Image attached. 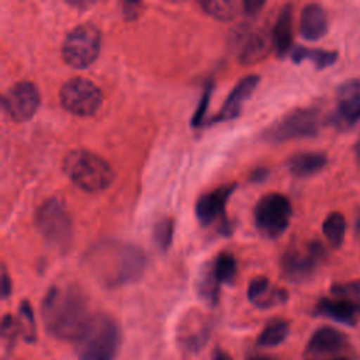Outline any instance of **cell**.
<instances>
[{
    "label": "cell",
    "mask_w": 360,
    "mask_h": 360,
    "mask_svg": "<svg viewBox=\"0 0 360 360\" xmlns=\"http://www.w3.org/2000/svg\"><path fill=\"white\" fill-rule=\"evenodd\" d=\"M259 83V76L257 75H248L242 77L235 87L231 90L228 97L225 98L222 107L210 120V124L212 122H219V121H231L236 118L240 114L243 103L253 94L256 86Z\"/></svg>",
    "instance_id": "cell-14"
},
{
    "label": "cell",
    "mask_w": 360,
    "mask_h": 360,
    "mask_svg": "<svg viewBox=\"0 0 360 360\" xmlns=\"http://www.w3.org/2000/svg\"><path fill=\"white\" fill-rule=\"evenodd\" d=\"M270 44L273 45L271 38L264 32L252 34L240 51V62L245 65H252L262 60L270 49Z\"/></svg>",
    "instance_id": "cell-22"
},
{
    "label": "cell",
    "mask_w": 360,
    "mask_h": 360,
    "mask_svg": "<svg viewBox=\"0 0 360 360\" xmlns=\"http://www.w3.org/2000/svg\"><path fill=\"white\" fill-rule=\"evenodd\" d=\"M112 260H108L104 264H114L112 283L114 284H127L134 283L145 271L146 257L143 252L134 245H111L110 246Z\"/></svg>",
    "instance_id": "cell-11"
},
{
    "label": "cell",
    "mask_w": 360,
    "mask_h": 360,
    "mask_svg": "<svg viewBox=\"0 0 360 360\" xmlns=\"http://www.w3.org/2000/svg\"><path fill=\"white\" fill-rule=\"evenodd\" d=\"M208 336V326L201 314L191 311L183 321L180 328V340L188 349H200Z\"/></svg>",
    "instance_id": "cell-20"
},
{
    "label": "cell",
    "mask_w": 360,
    "mask_h": 360,
    "mask_svg": "<svg viewBox=\"0 0 360 360\" xmlns=\"http://www.w3.org/2000/svg\"><path fill=\"white\" fill-rule=\"evenodd\" d=\"M330 292L335 297L345 298L354 304L360 311V281H349V283H336L330 287Z\"/></svg>",
    "instance_id": "cell-31"
},
{
    "label": "cell",
    "mask_w": 360,
    "mask_h": 360,
    "mask_svg": "<svg viewBox=\"0 0 360 360\" xmlns=\"http://www.w3.org/2000/svg\"><path fill=\"white\" fill-rule=\"evenodd\" d=\"M315 314L321 316L330 318L336 322L353 326L357 322L360 314L359 308L350 301L336 297V298H322L315 307Z\"/></svg>",
    "instance_id": "cell-18"
},
{
    "label": "cell",
    "mask_w": 360,
    "mask_h": 360,
    "mask_svg": "<svg viewBox=\"0 0 360 360\" xmlns=\"http://www.w3.org/2000/svg\"><path fill=\"white\" fill-rule=\"evenodd\" d=\"M325 257L326 252L316 240L308 243L304 250L290 249L281 257V274L292 283H301L315 273L316 267Z\"/></svg>",
    "instance_id": "cell-9"
},
{
    "label": "cell",
    "mask_w": 360,
    "mask_h": 360,
    "mask_svg": "<svg viewBox=\"0 0 360 360\" xmlns=\"http://www.w3.org/2000/svg\"><path fill=\"white\" fill-rule=\"evenodd\" d=\"M173 233H174V221H173V218L163 217L155 224L152 238H153L155 245L162 252H166L172 245Z\"/></svg>",
    "instance_id": "cell-29"
},
{
    "label": "cell",
    "mask_w": 360,
    "mask_h": 360,
    "mask_svg": "<svg viewBox=\"0 0 360 360\" xmlns=\"http://www.w3.org/2000/svg\"><path fill=\"white\" fill-rule=\"evenodd\" d=\"M34 225L45 242L56 249H68L73 235V225L63 202L51 197L34 214Z\"/></svg>",
    "instance_id": "cell-4"
},
{
    "label": "cell",
    "mask_w": 360,
    "mask_h": 360,
    "mask_svg": "<svg viewBox=\"0 0 360 360\" xmlns=\"http://www.w3.org/2000/svg\"><path fill=\"white\" fill-rule=\"evenodd\" d=\"M290 333V323L284 319L270 321L260 335L257 336V345L262 347H274L281 345Z\"/></svg>",
    "instance_id": "cell-25"
},
{
    "label": "cell",
    "mask_w": 360,
    "mask_h": 360,
    "mask_svg": "<svg viewBox=\"0 0 360 360\" xmlns=\"http://www.w3.org/2000/svg\"><path fill=\"white\" fill-rule=\"evenodd\" d=\"M214 276L222 284H231L236 276V259L231 252H219L210 263Z\"/></svg>",
    "instance_id": "cell-27"
},
{
    "label": "cell",
    "mask_w": 360,
    "mask_h": 360,
    "mask_svg": "<svg viewBox=\"0 0 360 360\" xmlns=\"http://www.w3.org/2000/svg\"><path fill=\"white\" fill-rule=\"evenodd\" d=\"M200 7L204 13L210 14L217 20H231L233 18L239 8H242V3H236L232 0H210V1H200Z\"/></svg>",
    "instance_id": "cell-28"
},
{
    "label": "cell",
    "mask_w": 360,
    "mask_h": 360,
    "mask_svg": "<svg viewBox=\"0 0 360 360\" xmlns=\"http://www.w3.org/2000/svg\"><path fill=\"white\" fill-rule=\"evenodd\" d=\"M101 48V32L93 22H80L73 27L62 42L63 60L75 68L84 69L98 56Z\"/></svg>",
    "instance_id": "cell-6"
},
{
    "label": "cell",
    "mask_w": 360,
    "mask_h": 360,
    "mask_svg": "<svg viewBox=\"0 0 360 360\" xmlns=\"http://www.w3.org/2000/svg\"><path fill=\"white\" fill-rule=\"evenodd\" d=\"M292 207L290 200L281 193H267L262 195L253 211L256 229L264 238L276 239L281 236L290 225Z\"/></svg>",
    "instance_id": "cell-7"
},
{
    "label": "cell",
    "mask_w": 360,
    "mask_h": 360,
    "mask_svg": "<svg viewBox=\"0 0 360 360\" xmlns=\"http://www.w3.org/2000/svg\"><path fill=\"white\" fill-rule=\"evenodd\" d=\"M11 294V278L7 273L6 266H1V298L6 300Z\"/></svg>",
    "instance_id": "cell-34"
},
{
    "label": "cell",
    "mask_w": 360,
    "mask_h": 360,
    "mask_svg": "<svg viewBox=\"0 0 360 360\" xmlns=\"http://www.w3.org/2000/svg\"><path fill=\"white\" fill-rule=\"evenodd\" d=\"M328 162V158L322 152H301L292 155L287 160V167L295 177H309L321 172Z\"/></svg>",
    "instance_id": "cell-21"
},
{
    "label": "cell",
    "mask_w": 360,
    "mask_h": 360,
    "mask_svg": "<svg viewBox=\"0 0 360 360\" xmlns=\"http://www.w3.org/2000/svg\"><path fill=\"white\" fill-rule=\"evenodd\" d=\"M346 345V336L330 326H322L316 329L309 338L305 347V359L316 360L321 356L336 353Z\"/></svg>",
    "instance_id": "cell-15"
},
{
    "label": "cell",
    "mask_w": 360,
    "mask_h": 360,
    "mask_svg": "<svg viewBox=\"0 0 360 360\" xmlns=\"http://www.w3.org/2000/svg\"><path fill=\"white\" fill-rule=\"evenodd\" d=\"M141 3H122V11L124 14H131V17L135 15V11H138V7Z\"/></svg>",
    "instance_id": "cell-35"
},
{
    "label": "cell",
    "mask_w": 360,
    "mask_h": 360,
    "mask_svg": "<svg viewBox=\"0 0 360 360\" xmlns=\"http://www.w3.org/2000/svg\"><path fill=\"white\" fill-rule=\"evenodd\" d=\"M266 176H267V170H266V169H257V170L252 174V180H253V181H262Z\"/></svg>",
    "instance_id": "cell-36"
},
{
    "label": "cell",
    "mask_w": 360,
    "mask_h": 360,
    "mask_svg": "<svg viewBox=\"0 0 360 360\" xmlns=\"http://www.w3.org/2000/svg\"><path fill=\"white\" fill-rule=\"evenodd\" d=\"M264 6V1H259V0H246L242 1V11L246 15H256L262 7Z\"/></svg>",
    "instance_id": "cell-33"
},
{
    "label": "cell",
    "mask_w": 360,
    "mask_h": 360,
    "mask_svg": "<svg viewBox=\"0 0 360 360\" xmlns=\"http://www.w3.org/2000/svg\"><path fill=\"white\" fill-rule=\"evenodd\" d=\"M322 232L332 248L335 249L340 248L345 239V232H346V219L343 214L330 212L322 224Z\"/></svg>",
    "instance_id": "cell-26"
},
{
    "label": "cell",
    "mask_w": 360,
    "mask_h": 360,
    "mask_svg": "<svg viewBox=\"0 0 360 360\" xmlns=\"http://www.w3.org/2000/svg\"><path fill=\"white\" fill-rule=\"evenodd\" d=\"M271 42L278 58H283L292 44V6L284 4L271 30Z\"/></svg>",
    "instance_id": "cell-19"
},
{
    "label": "cell",
    "mask_w": 360,
    "mask_h": 360,
    "mask_svg": "<svg viewBox=\"0 0 360 360\" xmlns=\"http://www.w3.org/2000/svg\"><path fill=\"white\" fill-rule=\"evenodd\" d=\"M39 103L41 96L38 87L30 80L15 82L1 97V107L4 112L15 122H25L32 118Z\"/></svg>",
    "instance_id": "cell-10"
},
{
    "label": "cell",
    "mask_w": 360,
    "mask_h": 360,
    "mask_svg": "<svg viewBox=\"0 0 360 360\" xmlns=\"http://www.w3.org/2000/svg\"><path fill=\"white\" fill-rule=\"evenodd\" d=\"M236 184H224L215 190L201 194L195 201V217L200 225L208 226L217 218L224 217L226 201L235 190Z\"/></svg>",
    "instance_id": "cell-13"
},
{
    "label": "cell",
    "mask_w": 360,
    "mask_h": 360,
    "mask_svg": "<svg viewBox=\"0 0 360 360\" xmlns=\"http://www.w3.org/2000/svg\"><path fill=\"white\" fill-rule=\"evenodd\" d=\"M219 285L221 283L217 280V277L212 273L211 264L207 263L204 269L200 273L198 281H197V292L198 297L208 305H217L219 298Z\"/></svg>",
    "instance_id": "cell-24"
},
{
    "label": "cell",
    "mask_w": 360,
    "mask_h": 360,
    "mask_svg": "<svg viewBox=\"0 0 360 360\" xmlns=\"http://www.w3.org/2000/svg\"><path fill=\"white\" fill-rule=\"evenodd\" d=\"M336 110L330 117L332 125L347 129L360 121V79H352L339 86Z\"/></svg>",
    "instance_id": "cell-12"
},
{
    "label": "cell",
    "mask_w": 360,
    "mask_h": 360,
    "mask_svg": "<svg viewBox=\"0 0 360 360\" xmlns=\"http://www.w3.org/2000/svg\"><path fill=\"white\" fill-rule=\"evenodd\" d=\"M211 93H212V84H207L204 91H202V96L200 98V104L198 107L195 108V112L191 118V125L193 127H200L202 125V118L207 112V108H208V104H210V98H211Z\"/></svg>",
    "instance_id": "cell-32"
},
{
    "label": "cell",
    "mask_w": 360,
    "mask_h": 360,
    "mask_svg": "<svg viewBox=\"0 0 360 360\" xmlns=\"http://www.w3.org/2000/svg\"><path fill=\"white\" fill-rule=\"evenodd\" d=\"M246 295L248 300L260 309L283 304L288 298V294L284 288L273 285L270 280L264 276H257L249 283Z\"/></svg>",
    "instance_id": "cell-16"
},
{
    "label": "cell",
    "mask_w": 360,
    "mask_h": 360,
    "mask_svg": "<svg viewBox=\"0 0 360 360\" xmlns=\"http://www.w3.org/2000/svg\"><path fill=\"white\" fill-rule=\"evenodd\" d=\"M319 127L321 120L316 108H295L270 124L262 132V138L269 143H281L291 139L315 136Z\"/></svg>",
    "instance_id": "cell-5"
},
{
    "label": "cell",
    "mask_w": 360,
    "mask_h": 360,
    "mask_svg": "<svg viewBox=\"0 0 360 360\" xmlns=\"http://www.w3.org/2000/svg\"><path fill=\"white\" fill-rule=\"evenodd\" d=\"M338 59L336 51H325L319 48L295 46L291 51V60L294 63H301L302 60H311L316 69H325L333 65Z\"/></svg>",
    "instance_id": "cell-23"
},
{
    "label": "cell",
    "mask_w": 360,
    "mask_h": 360,
    "mask_svg": "<svg viewBox=\"0 0 360 360\" xmlns=\"http://www.w3.org/2000/svg\"><path fill=\"white\" fill-rule=\"evenodd\" d=\"M18 325L21 329V333L27 342H34L37 338L35 332V319H34V311L32 307L27 300L20 302L18 307Z\"/></svg>",
    "instance_id": "cell-30"
},
{
    "label": "cell",
    "mask_w": 360,
    "mask_h": 360,
    "mask_svg": "<svg viewBox=\"0 0 360 360\" xmlns=\"http://www.w3.org/2000/svg\"><path fill=\"white\" fill-rule=\"evenodd\" d=\"M121 342L120 323L108 314H96L76 340L77 360H115Z\"/></svg>",
    "instance_id": "cell-2"
},
{
    "label": "cell",
    "mask_w": 360,
    "mask_h": 360,
    "mask_svg": "<svg viewBox=\"0 0 360 360\" xmlns=\"http://www.w3.org/2000/svg\"><path fill=\"white\" fill-rule=\"evenodd\" d=\"M63 172L75 186L87 193L108 188L114 180L111 165L87 149H72L63 159Z\"/></svg>",
    "instance_id": "cell-3"
},
{
    "label": "cell",
    "mask_w": 360,
    "mask_h": 360,
    "mask_svg": "<svg viewBox=\"0 0 360 360\" xmlns=\"http://www.w3.org/2000/svg\"><path fill=\"white\" fill-rule=\"evenodd\" d=\"M354 155H356V159L360 162V138L354 143Z\"/></svg>",
    "instance_id": "cell-39"
},
{
    "label": "cell",
    "mask_w": 360,
    "mask_h": 360,
    "mask_svg": "<svg viewBox=\"0 0 360 360\" xmlns=\"http://www.w3.org/2000/svg\"><path fill=\"white\" fill-rule=\"evenodd\" d=\"M354 233H356L357 239H360V215L357 217V219H356V224H354Z\"/></svg>",
    "instance_id": "cell-38"
},
{
    "label": "cell",
    "mask_w": 360,
    "mask_h": 360,
    "mask_svg": "<svg viewBox=\"0 0 360 360\" xmlns=\"http://www.w3.org/2000/svg\"><path fill=\"white\" fill-rule=\"evenodd\" d=\"M328 15L318 3H308L301 10L300 34L307 41H318L328 32Z\"/></svg>",
    "instance_id": "cell-17"
},
{
    "label": "cell",
    "mask_w": 360,
    "mask_h": 360,
    "mask_svg": "<svg viewBox=\"0 0 360 360\" xmlns=\"http://www.w3.org/2000/svg\"><path fill=\"white\" fill-rule=\"evenodd\" d=\"M333 360H347V359H333Z\"/></svg>",
    "instance_id": "cell-41"
},
{
    "label": "cell",
    "mask_w": 360,
    "mask_h": 360,
    "mask_svg": "<svg viewBox=\"0 0 360 360\" xmlns=\"http://www.w3.org/2000/svg\"><path fill=\"white\" fill-rule=\"evenodd\" d=\"M59 101L62 107L73 115H94L103 104L100 87L86 77L68 79L59 89Z\"/></svg>",
    "instance_id": "cell-8"
},
{
    "label": "cell",
    "mask_w": 360,
    "mask_h": 360,
    "mask_svg": "<svg viewBox=\"0 0 360 360\" xmlns=\"http://www.w3.org/2000/svg\"><path fill=\"white\" fill-rule=\"evenodd\" d=\"M41 316L49 335L76 342L93 315L86 295L76 285H52L42 298Z\"/></svg>",
    "instance_id": "cell-1"
},
{
    "label": "cell",
    "mask_w": 360,
    "mask_h": 360,
    "mask_svg": "<svg viewBox=\"0 0 360 360\" xmlns=\"http://www.w3.org/2000/svg\"><path fill=\"white\" fill-rule=\"evenodd\" d=\"M212 360H233L226 352H224V350H215V353H214V359Z\"/></svg>",
    "instance_id": "cell-37"
},
{
    "label": "cell",
    "mask_w": 360,
    "mask_h": 360,
    "mask_svg": "<svg viewBox=\"0 0 360 360\" xmlns=\"http://www.w3.org/2000/svg\"><path fill=\"white\" fill-rule=\"evenodd\" d=\"M250 360H271V359H267V357H255V359H250Z\"/></svg>",
    "instance_id": "cell-40"
}]
</instances>
